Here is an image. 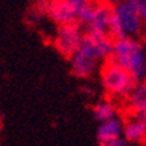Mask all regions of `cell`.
Returning a JSON list of instances; mask_svg holds the SVG:
<instances>
[{
	"label": "cell",
	"instance_id": "obj_1",
	"mask_svg": "<svg viewBox=\"0 0 146 146\" xmlns=\"http://www.w3.org/2000/svg\"><path fill=\"white\" fill-rule=\"evenodd\" d=\"M113 62L132 74L138 83L146 78V46L134 37H125L115 41L112 58Z\"/></svg>",
	"mask_w": 146,
	"mask_h": 146
},
{
	"label": "cell",
	"instance_id": "obj_2",
	"mask_svg": "<svg viewBox=\"0 0 146 146\" xmlns=\"http://www.w3.org/2000/svg\"><path fill=\"white\" fill-rule=\"evenodd\" d=\"M102 83L106 92L115 99H126L138 82L128 70L112 59L104 62L102 67Z\"/></svg>",
	"mask_w": 146,
	"mask_h": 146
},
{
	"label": "cell",
	"instance_id": "obj_3",
	"mask_svg": "<svg viewBox=\"0 0 146 146\" xmlns=\"http://www.w3.org/2000/svg\"><path fill=\"white\" fill-rule=\"evenodd\" d=\"M86 32H83L82 25L76 21L66 25L58 27L54 37V46L62 55L70 58L75 51H78L83 44Z\"/></svg>",
	"mask_w": 146,
	"mask_h": 146
},
{
	"label": "cell",
	"instance_id": "obj_4",
	"mask_svg": "<svg viewBox=\"0 0 146 146\" xmlns=\"http://www.w3.org/2000/svg\"><path fill=\"white\" fill-rule=\"evenodd\" d=\"M113 12H115V16L119 21L125 37L136 38L138 34L142 33L145 21L139 16L138 11L136 9L134 5L126 3V1H122L113 8Z\"/></svg>",
	"mask_w": 146,
	"mask_h": 146
},
{
	"label": "cell",
	"instance_id": "obj_5",
	"mask_svg": "<svg viewBox=\"0 0 146 146\" xmlns=\"http://www.w3.org/2000/svg\"><path fill=\"white\" fill-rule=\"evenodd\" d=\"M70 61V68L71 72L78 78H90L96 67H98V59L83 48H79L78 51H75L71 57L68 58Z\"/></svg>",
	"mask_w": 146,
	"mask_h": 146
},
{
	"label": "cell",
	"instance_id": "obj_6",
	"mask_svg": "<svg viewBox=\"0 0 146 146\" xmlns=\"http://www.w3.org/2000/svg\"><path fill=\"white\" fill-rule=\"evenodd\" d=\"M113 16V7L106 3L96 4L95 15L91 24L86 28V33L95 36H109V25Z\"/></svg>",
	"mask_w": 146,
	"mask_h": 146
},
{
	"label": "cell",
	"instance_id": "obj_7",
	"mask_svg": "<svg viewBox=\"0 0 146 146\" xmlns=\"http://www.w3.org/2000/svg\"><path fill=\"white\" fill-rule=\"evenodd\" d=\"M45 15L58 27L76 21V15L74 9L70 7V4L66 0H55L48 3L45 5Z\"/></svg>",
	"mask_w": 146,
	"mask_h": 146
},
{
	"label": "cell",
	"instance_id": "obj_8",
	"mask_svg": "<svg viewBox=\"0 0 146 146\" xmlns=\"http://www.w3.org/2000/svg\"><path fill=\"white\" fill-rule=\"evenodd\" d=\"M122 130H124V122L117 117L106 122H100L98 132H96V138H98L99 145L103 146L111 141L120 138L122 136Z\"/></svg>",
	"mask_w": 146,
	"mask_h": 146
},
{
	"label": "cell",
	"instance_id": "obj_9",
	"mask_svg": "<svg viewBox=\"0 0 146 146\" xmlns=\"http://www.w3.org/2000/svg\"><path fill=\"white\" fill-rule=\"evenodd\" d=\"M122 136L132 145H139L146 142V124L133 116L124 121Z\"/></svg>",
	"mask_w": 146,
	"mask_h": 146
},
{
	"label": "cell",
	"instance_id": "obj_10",
	"mask_svg": "<svg viewBox=\"0 0 146 146\" xmlns=\"http://www.w3.org/2000/svg\"><path fill=\"white\" fill-rule=\"evenodd\" d=\"M126 104L129 107L130 112L133 113V116L146 111V84L143 82L138 83L133 88V91L126 98Z\"/></svg>",
	"mask_w": 146,
	"mask_h": 146
},
{
	"label": "cell",
	"instance_id": "obj_11",
	"mask_svg": "<svg viewBox=\"0 0 146 146\" xmlns=\"http://www.w3.org/2000/svg\"><path fill=\"white\" fill-rule=\"evenodd\" d=\"M92 115H94L96 121H99V122L109 121V120L117 117V107L112 102L102 100V102L96 103L95 106H94Z\"/></svg>",
	"mask_w": 146,
	"mask_h": 146
},
{
	"label": "cell",
	"instance_id": "obj_12",
	"mask_svg": "<svg viewBox=\"0 0 146 146\" xmlns=\"http://www.w3.org/2000/svg\"><path fill=\"white\" fill-rule=\"evenodd\" d=\"M95 9H96V4L90 1L86 7H83L76 15V23H79L80 25H86V28L91 24L94 15H95Z\"/></svg>",
	"mask_w": 146,
	"mask_h": 146
},
{
	"label": "cell",
	"instance_id": "obj_13",
	"mask_svg": "<svg viewBox=\"0 0 146 146\" xmlns=\"http://www.w3.org/2000/svg\"><path fill=\"white\" fill-rule=\"evenodd\" d=\"M66 1H67V3L70 4V7L74 9L75 15H78L79 11L90 3V0H66Z\"/></svg>",
	"mask_w": 146,
	"mask_h": 146
},
{
	"label": "cell",
	"instance_id": "obj_14",
	"mask_svg": "<svg viewBox=\"0 0 146 146\" xmlns=\"http://www.w3.org/2000/svg\"><path fill=\"white\" fill-rule=\"evenodd\" d=\"M103 146H133L130 142H128L125 138H122V137H120V138L115 139V141H111V142L106 143V145Z\"/></svg>",
	"mask_w": 146,
	"mask_h": 146
},
{
	"label": "cell",
	"instance_id": "obj_15",
	"mask_svg": "<svg viewBox=\"0 0 146 146\" xmlns=\"http://www.w3.org/2000/svg\"><path fill=\"white\" fill-rule=\"evenodd\" d=\"M136 9L138 11L139 16L142 17V20L146 21V0H141L136 5Z\"/></svg>",
	"mask_w": 146,
	"mask_h": 146
},
{
	"label": "cell",
	"instance_id": "obj_16",
	"mask_svg": "<svg viewBox=\"0 0 146 146\" xmlns=\"http://www.w3.org/2000/svg\"><path fill=\"white\" fill-rule=\"evenodd\" d=\"M124 0H103V3H106V4H108V5H111V7H113L115 8L116 5H119L120 3H122Z\"/></svg>",
	"mask_w": 146,
	"mask_h": 146
},
{
	"label": "cell",
	"instance_id": "obj_17",
	"mask_svg": "<svg viewBox=\"0 0 146 146\" xmlns=\"http://www.w3.org/2000/svg\"><path fill=\"white\" fill-rule=\"evenodd\" d=\"M134 117H137L138 120H141L142 122H145V124H146V111H143V112H139V113H137V115H134Z\"/></svg>",
	"mask_w": 146,
	"mask_h": 146
},
{
	"label": "cell",
	"instance_id": "obj_18",
	"mask_svg": "<svg viewBox=\"0 0 146 146\" xmlns=\"http://www.w3.org/2000/svg\"><path fill=\"white\" fill-rule=\"evenodd\" d=\"M124 1H126V3H129V4H132V5H134V7H136L141 0H124Z\"/></svg>",
	"mask_w": 146,
	"mask_h": 146
},
{
	"label": "cell",
	"instance_id": "obj_19",
	"mask_svg": "<svg viewBox=\"0 0 146 146\" xmlns=\"http://www.w3.org/2000/svg\"><path fill=\"white\" fill-rule=\"evenodd\" d=\"M37 3H44V4H48V3H51V1H55V0H36Z\"/></svg>",
	"mask_w": 146,
	"mask_h": 146
},
{
	"label": "cell",
	"instance_id": "obj_20",
	"mask_svg": "<svg viewBox=\"0 0 146 146\" xmlns=\"http://www.w3.org/2000/svg\"><path fill=\"white\" fill-rule=\"evenodd\" d=\"M143 83H145V84H146V78H145V80H143Z\"/></svg>",
	"mask_w": 146,
	"mask_h": 146
}]
</instances>
